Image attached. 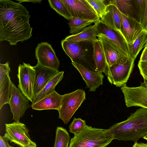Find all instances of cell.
Masks as SVG:
<instances>
[{"label": "cell", "mask_w": 147, "mask_h": 147, "mask_svg": "<svg viewBox=\"0 0 147 147\" xmlns=\"http://www.w3.org/2000/svg\"><path fill=\"white\" fill-rule=\"evenodd\" d=\"M51 7L58 14L70 20L72 17L61 0H48Z\"/></svg>", "instance_id": "obj_28"}, {"label": "cell", "mask_w": 147, "mask_h": 147, "mask_svg": "<svg viewBox=\"0 0 147 147\" xmlns=\"http://www.w3.org/2000/svg\"><path fill=\"white\" fill-rule=\"evenodd\" d=\"M0 109L6 104H9L12 82L9 74V63L0 64Z\"/></svg>", "instance_id": "obj_16"}, {"label": "cell", "mask_w": 147, "mask_h": 147, "mask_svg": "<svg viewBox=\"0 0 147 147\" xmlns=\"http://www.w3.org/2000/svg\"><path fill=\"white\" fill-rule=\"evenodd\" d=\"M86 124V121L80 118L74 119L69 127V132L74 135L78 134L85 128Z\"/></svg>", "instance_id": "obj_31"}, {"label": "cell", "mask_w": 147, "mask_h": 147, "mask_svg": "<svg viewBox=\"0 0 147 147\" xmlns=\"http://www.w3.org/2000/svg\"><path fill=\"white\" fill-rule=\"evenodd\" d=\"M121 30L128 45L132 44L143 31L140 23L137 21L127 18L120 13Z\"/></svg>", "instance_id": "obj_14"}, {"label": "cell", "mask_w": 147, "mask_h": 147, "mask_svg": "<svg viewBox=\"0 0 147 147\" xmlns=\"http://www.w3.org/2000/svg\"><path fill=\"white\" fill-rule=\"evenodd\" d=\"M33 67L35 71V97L47 83L60 71L58 70L43 66L38 63Z\"/></svg>", "instance_id": "obj_17"}, {"label": "cell", "mask_w": 147, "mask_h": 147, "mask_svg": "<svg viewBox=\"0 0 147 147\" xmlns=\"http://www.w3.org/2000/svg\"><path fill=\"white\" fill-rule=\"evenodd\" d=\"M72 18L83 20H100L96 13L86 0H61Z\"/></svg>", "instance_id": "obj_9"}, {"label": "cell", "mask_w": 147, "mask_h": 147, "mask_svg": "<svg viewBox=\"0 0 147 147\" xmlns=\"http://www.w3.org/2000/svg\"><path fill=\"white\" fill-rule=\"evenodd\" d=\"M143 138L147 140V136L144 137Z\"/></svg>", "instance_id": "obj_37"}, {"label": "cell", "mask_w": 147, "mask_h": 147, "mask_svg": "<svg viewBox=\"0 0 147 147\" xmlns=\"http://www.w3.org/2000/svg\"><path fill=\"white\" fill-rule=\"evenodd\" d=\"M30 15L21 3L11 0H0V41H8L16 45L32 36Z\"/></svg>", "instance_id": "obj_1"}, {"label": "cell", "mask_w": 147, "mask_h": 147, "mask_svg": "<svg viewBox=\"0 0 147 147\" xmlns=\"http://www.w3.org/2000/svg\"><path fill=\"white\" fill-rule=\"evenodd\" d=\"M9 104L15 121H19L30 106L28 99L12 82Z\"/></svg>", "instance_id": "obj_11"}, {"label": "cell", "mask_w": 147, "mask_h": 147, "mask_svg": "<svg viewBox=\"0 0 147 147\" xmlns=\"http://www.w3.org/2000/svg\"><path fill=\"white\" fill-rule=\"evenodd\" d=\"M81 42H71L63 39L61 41L62 48L72 62L78 63L79 60L84 59L86 55Z\"/></svg>", "instance_id": "obj_21"}, {"label": "cell", "mask_w": 147, "mask_h": 147, "mask_svg": "<svg viewBox=\"0 0 147 147\" xmlns=\"http://www.w3.org/2000/svg\"><path fill=\"white\" fill-rule=\"evenodd\" d=\"M70 137L67 131L62 127H57L54 147H69Z\"/></svg>", "instance_id": "obj_26"}, {"label": "cell", "mask_w": 147, "mask_h": 147, "mask_svg": "<svg viewBox=\"0 0 147 147\" xmlns=\"http://www.w3.org/2000/svg\"><path fill=\"white\" fill-rule=\"evenodd\" d=\"M8 141L4 136H0V147H14L10 146Z\"/></svg>", "instance_id": "obj_33"}, {"label": "cell", "mask_w": 147, "mask_h": 147, "mask_svg": "<svg viewBox=\"0 0 147 147\" xmlns=\"http://www.w3.org/2000/svg\"><path fill=\"white\" fill-rule=\"evenodd\" d=\"M96 26L95 24L85 28L78 34L66 36L65 40L77 42H92L97 40L96 37Z\"/></svg>", "instance_id": "obj_23"}, {"label": "cell", "mask_w": 147, "mask_h": 147, "mask_svg": "<svg viewBox=\"0 0 147 147\" xmlns=\"http://www.w3.org/2000/svg\"><path fill=\"white\" fill-rule=\"evenodd\" d=\"M71 63L80 74L89 91H95L100 85H102L104 76L102 73L89 70L83 65L74 62Z\"/></svg>", "instance_id": "obj_15"}, {"label": "cell", "mask_w": 147, "mask_h": 147, "mask_svg": "<svg viewBox=\"0 0 147 147\" xmlns=\"http://www.w3.org/2000/svg\"><path fill=\"white\" fill-rule=\"evenodd\" d=\"M64 72V71L60 72L53 77L36 96L32 104L53 92L56 86L62 79Z\"/></svg>", "instance_id": "obj_24"}, {"label": "cell", "mask_w": 147, "mask_h": 147, "mask_svg": "<svg viewBox=\"0 0 147 147\" xmlns=\"http://www.w3.org/2000/svg\"><path fill=\"white\" fill-rule=\"evenodd\" d=\"M145 46L147 47V40L145 45Z\"/></svg>", "instance_id": "obj_38"}, {"label": "cell", "mask_w": 147, "mask_h": 147, "mask_svg": "<svg viewBox=\"0 0 147 147\" xmlns=\"http://www.w3.org/2000/svg\"><path fill=\"white\" fill-rule=\"evenodd\" d=\"M93 59L94 62L95 71L102 73L107 67V63L103 46L99 39L92 42Z\"/></svg>", "instance_id": "obj_22"}, {"label": "cell", "mask_w": 147, "mask_h": 147, "mask_svg": "<svg viewBox=\"0 0 147 147\" xmlns=\"http://www.w3.org/2000/svg\"><path fill=\"white\" fill-rule=\"evenodd\" d=\"M85 92L82 89H78L72 92L63 95L59 109L58 111L59 118L65 124L69 121L76 111L86 100Z\"/></svg>", "instance_id": "obj_4"}, {"label": "cell", "mask_w": 147, "mask_h": 147, "mask_svg": "<svg viewBox=\"0 0 147 147\" xmlns=\"http://www.w3.org/2000/svg\"><path fill=\"white\" fill-rule=\"evenodd\" d=\"M63 95L58 94L55 90L34 104L32 108L35 110H42L55 109L57 111L60 108Z\"/></svg>", "instance_id": "obj_19"}, {"label": "cell", "mask_w": 147, "mask_h": 147, "mask_svg": "<svg viewBox=\"0 0 147 147\" xmlns=\"http://www.w3.org/2000/svg\"><path fill=\"white\" fill-rule=\"evenodd\" d=\"M138 67L140 73L144 80L147 81V60L142 61H138Z\"/></svg>", "instance_id": "obj_32"}, {"label": "cell", "mask_w": 147, "mask_h": 147, "mask_svg": "<svg viewBox=\"0 0 147 147\" xmlns=\"http://www.w3.org/2000/svg\"><path fill=\"white\" fill-rule=\"evenodd\" d=\"M35 57L38 63L49 68L58 70L60 62L51 45L47 42H42L36 48Z\"/></svg>", "instance_id": "obj_12"}, {"label": "cell", "mask_w": 147, "mask_h": 147, "mask_svg": "<svg viewBox=\"0 0 147 147\" xmlns=\"http://www.w3.org/2000/svg\"><path fill=\"white\" fill-rule=\"evenodd\" d=\"M17 1L19 2V3H21L22 2H32L33 3H35L36 2L38 3H40V2L41 1V0H16Z\"/></svg>", "instance_id": "obj_36"}, {"label": "cell", "mask_w": 147, "mask_h": 147, "mask_svg": "<svg viewBox=\"0 0 147 147\" xmlns=\"http://www.w3.org/2000/svg\"><path fill=\"white\" fill-rule=\"evenodd\" d=\"M93 22H95L72 18L68 23L70 28L69 33L72 34H78Z\"/></svg>", "instance_id": "obj_27"}, {"label": "cell", "mask_w": 147, "mask_h": 147, "mask_svg": "<svg viewBox=\"0 0 147 147\" xmlns=\"http://www.w3.org/2000/svg\"><path fill=\"white\" fill-rule=\"evenodd\" d=\"M132 147H147V143H135Z\"/></svg>", "instance_id": "obj_35"}, {"label": "cell", "mask_w": 147, "mask_h": 147, "mask_svg": "<svg viewBox=\"0 0 147 147\" xmlns=\"http://www.w3.org/2000/svg\"><path fill=\"white\" fill-rule=\"evenodd\" d=\"M17 76L19 80L18 89L32 103L34 98L35 71L33 66L23 63L18 68Z\"/></svg>", "instance_id": "obj_7"}, {"label": "cell", "mask_w": 147, "mask_h": 147, "mask_svg": "<svg viewBox=\"0 0 147 147\" xmlns=\"http://www.w3.org/2000/svg\"><path fill=\"white\" fill-rule=\"evenodd\" d=\"M4 136L11 143L20 147H36V144L31 139L28 129L24 123L15 121L5 124Z\"/></svg>", "instance_id": "obj_5"}, {"label": "cell", "mask_w": 147, "mask_h": 147, "mask_svg": "<svg viewBox=\"0 0 147 147\" xmlns=\"http://www.w3.org/2000/svg\"><path fill=\"white\" fill-rule=\"evenodd\" d=\"M147 60V47H145L141 55L139 61H142Z\"/></svg>", "instance_id": "obj_34"}, {"label": "cell", "mask_w": 147, "mask_h": 147, "mask_svg": "<svg viewBox=\"0 0 147 147\" xmlns=\"http://www.w3.org/2000/svg\"><path fill=\"white\" fill-rule=\"evenodd\" d=\"M100 20L108 26L117 30L122 34L120 12L114 5L107 4L106 11Z\"/></svg>", "instance_id": "obj_20"}, {"label": "cell", "mask_w": 147, "mask_h": 147, "mask_svg": "<svg viewBox=\"0 0 147 147\" xmlns=\"http://www.w3.org/2000/svg\"><path fill=\"white\" fill-rule=\"evenodd\" d=\"M138 1L139 8V22L143 30L147 31V0Z\"/></svg>", "instance_id": "obj_29"}, {"label": "cell", "mask_w": 147, "mask_h": 147, "mask_svg": "<svg viewBox=\"0 0 147 147\" xmlns=\"http://www.w3.org/2000/svg\"><path fill=\"white\" fill-rule=\"evenodd\" d=\"M109 129L114 139L137 142L147 136V109H137L126 120L114 124Z\"/></svg>", "instance_id": "obj_2"}, {"label": "cell", "mask_w": 147, "mask_h": 147, "mask_svg": "<svg viewBox=\"0 0 147 147\" xmlns=\"http://www.w3.org/2000/svg\"><path fill=\"white\" fill-rule=\"evenodd\" d=\"M102 44L106 59L107 67L122 63L129 58L118 47L101 37H98Z\"/></svg>", "instance_id": "obj_13"}, {"label": "cell", "mask_w": 147, "mask_h": 147, "mask_svg": "<svg viewBox=\"0 0 147 147\" xmlns=\"http://www.w3.org/2000/svg\"><path fill=\"white\" fill-rule=\"evenodd\" d=\"M114 140L111 130L86 125L71 139L69 147H106Z\"/></svg>", "instance_id": "obj_3"}, {"label": "cell", "mask_w": 147, "mask_h": 147, "mask_svg": "<svg viewBox=\"0 0 147 147\" xmlns=\"http://www.w3.org/2000/svg\"><path fill=\"white\" fill-rule=\"evenodd\" d=\"M147 40V31L143 30L134 42L128 45L130 55L136 59L142 49L145 46Z\"/></svg>", "instance_id": "obj_25"}, {"label": "cell", "mask_w": 147, "mask_h": 147, "mask_svg": "<svg viewBox=\"0 0 147 147\" xmlns=\"http://www.w3.org/2000/svg\"><path fill=\"white\" fill-rule=\"evenodd\" d=\"M95 11L100 18L105 13L107 4L104 0H86Z\"/></svg>", "instance_id": "obj_30"}, {"label": "cell", "mask_w": 147, "mask_h": 147, "mask_svg": "<svg viewBox=\"0 0 147 147\" xmlns=\"http://www.w3.org/2000/svg\"><path fill=\"white\" fill-rule=\"evenodd\" d=\"M121 89L127 107H139L147 109V81L144 80L140 86L130 87L125 84Z\"/></svg>", "instance_id": "obj_8"}, {"label": "cell", "mask_w": 147, "mask_h": 147, "mask_svg": "<svg viewBox=\"0 0 147 147\" xmlns=\"http://www.w3.org/2000/svg\"><path fill=\"white\" fill-rule=\"evenodd\" d=\"M97 37H101L113 43L118 47L129 57L128 45L123 35L118 31L102 22L100 20L94 23Z\"/></svg>", "instance_id": "obj_10"}, {"label": "cell", "mask_w": 147, "mask_h": 147, "mask_svg": "<svg viewBox=\"0 0 147 147\" xmlns=\"http://www.w3.org/2000/svg\"><path fill=\"white\" fill-rule=\"evenodd\" d=\"M135 59L131 57L122 63L107 67L103 73L107 76L109 82L117 87L126 84L132 71Z\"/></svg>", "instance_id": "obj_6"}, {"label": "cell", "mask_w": 147, "mask_h": 147, "mask_svg": "<svg viewBox=\"0 0 147 147\" xmlns=\"http://www.w3.org/2000/svg\"><path fill=\"white\" fill-rule=\"evenodd\" d=\"M108 1L107 4L115 5L125 16L139 22V8L138 0H113Z\"/></svg>", "instance_id": "obj_18"}]
</instances>
